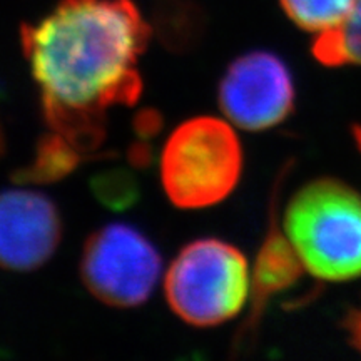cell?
<instances>
[{"instance_id": "cell-9", "label": "cell", "mask_w": 361, "mask_h": 361, "mask_svg": "<svg viewBox=\"0 0 361 361\" xmlns=\"http://www.w3.org/2000/svg\"><path fill=\"white\" fill-rule=\"evenodd\" d=\"M85 154L78 151L64 137L52 133L40 139L30 164L17 171L13 180L20 184H47L66 178L82 161Z\"/></svg>"}, {"instance_id": "cell-12", "label": "cell", "mask_w": 361, "mask_h": 361, "mask_svg": "<svg viewBox=\"0 0 361 361\" xmlns=\"http://www.w3.org/2000/svg\"><path fill=\"white\" fill-rule=\"evenodd\" d=\"M92 189L99 201L114 209H124L137 197V184L133 176L124 171H111L97 176L92 180Z\"/></svg>"}, {"instance_id": "cell-13", "label": "cell", "mask_w": 361, "mask_h": 361, "mask_svg": "<svg viewBox=\"0 0 361 361\" xmlns=\"http://www.w3.org/2000/svg\"><path fill=\"white\" fill-rule=\"evenodd\" d=\"M343 328L348 335V343L361 355V305L351 308L343 319Z\"/></svg>"}, {"instance_id": "cell-2", "label": "cell", "mask_w": 361, "mask_h": 361, "mask_svg": "<svg viewBox=\"0 0 361 361\" xmlns=\"http://www.w3.org/2000/svg\"><path fill=\"white\" fill-rule=\"evenodd\" d=\"M301 263L329 283L361 276V194L338 179H314L296 191L283 216Z\"/></svg>"}, {"instance_id": "cell-8", "label": "cell", "mask_w": 361, "mask_h": 361, "mask_svg": "<svg viewBox=\"0 0 361 361\" xmlns=\"http://www.w3.org/2000/svg\"><path fill=\"white\" fill-rule=\"evenodd\" d=\"M276 206L271 207L268 233L263 239L252 271V301L246 323L239 329L236 348L255 340L256 331L263 319L264 308L279 293L288 291L300 281L305 266L288 239L286 233L279 229L276 221Z\"/></svg>"}, {"instance_id": "cell-6", "label": "cell", "mask_w": 361, "mask_h": 361, "mask_svg": "<svg viewBox=\"0 0 361 361\" xmlns=\"http://www.w3.org/2000/svg\"><path fill=\"white\" fill-rule=\"evenodd\" d=\"M295 82L288 66L271 52L245 54L221 78L218 102L239 129L259 133L281 124L295 109Z\"/></svg>"}, {"instance_id": "cell-14", "label": "cell", "mask_w": 361, "mask_h": 361, "mask_svg": "<svg viewBox=\"0 0 361 361\" xmlns=\"http://www.w3.org/2000/svg\"><path fill=\"white\" fill-rule=\"evenodd\" d=\"M353 137H355L356 147H358L360 152H361V126H355V128H353Z\"/></svg>"}, {"instance_id": "cell-1", "label": "cell", "mask_w": 361, "mask_h": 361, "mask_svg": "<svg viewBox=\"0 0 361 361\" xmlns=\"http://www.w3.org/2000/svg\"><path fill=\"white\" fill-rule=\"evenodd\" d=\"M151 27L133 0H57L24 24L20 44L45 123L87 156L106 139L107 111L142 92L139 61Z\"/></svg>"}, {"instance_id": "cell-7", "label": "cell", "mask_w": 361, "mask_h": 361, "mask_svg": "<svg viewBox=\"0 0 361 361\" xmlns=\"http://www.w3.org/2000/svg\"><path fill=\"white\" fill-rule=\"evenodd\" d=\"M62 239L57 206L29 189L0 192V266L32 271L44 266Z\"/></svg>"}, {"instance_id": "cell-3", "label": "cell", "mask_w": 361, "mask_h": 361, "mask_svg": "<svg viewBox=\"0 0 361 361\" xmlns=\"http://www.w3.org/2000/svg\"><path fill=\"white\" fill-rule=\"evenodd\" d=\"M243 147L228 119L201 116L179 124L161 152V183L180 209L219 204L236 189Z\"/></svg>"}, {"instance_id": "cell-10", "label": "cell", "mask_w": 361, "mask_h": 361, "mask_svg": "<svg viewBox=\"0 0 361 361\" xmlns=\"http://www.w3.org/2000/svg\"><path fill=\"white\" fill-rule=\"evenodd\" d=\"M311 51L316 61L326 67L361 66V0H356L355 11L345 24L316 37Z\"/></svg>"}, {"instance_id": "cell-11", "label": "cell", "mask_w": 361, "mask_h": 361, "mask_svg": "<svg viewBox=\"0 0 361 361\" xmlns=\"http://www.w3.org/2000/svg\"><path fill=\"white\" fill-rule=\"evenodd\" d=\"M279 4L293 24L319 35L345 24L356 0H279Z\"/></svg>"}, {"instance_id": "cell-15", "label": "cell", "mask_w": 361, "mask_h": 361, "mask_svg": "<svg viewBox=\"0 0 361 361\" xmlns=\"http://www.w3.org/2000/svg\"><path fill=\"white\" fill-rule=\"evenodd\" d=\"M0 152H2V133H0Z\"/></svg>"}, {"instance_id": "cell-5", "label": "cell", "mask_w": 361, "mask_h": 361, "mask_svg": "<svg viewBox=\"0 0 361 361\" xmlns=\"http://www.w3.org/2000/svg\"><path fill=\"white\" fill-rule=\"evenodd\" d=\"M162 274L159 251L139 229L112 223L94 231L80 256V278L90 295L112 308L146 303Z\"/></svg>"}, {"instance_id": "cell-4", "label": "cell", "mask_w": 361, "mask_h": 361, "mask_svg": "<svg viewBox=\"0 0 361 361\" xmlns=\"http://www.w3.org/2000/svg\"><path fill=\"white\" fill-rule=\"evenodd\" d=\"M164 295L173 313L197 328L236 318L250 296V266L236 246L221 239L186 245L164 274Z\"/></svg>"}]
</instances>
